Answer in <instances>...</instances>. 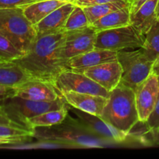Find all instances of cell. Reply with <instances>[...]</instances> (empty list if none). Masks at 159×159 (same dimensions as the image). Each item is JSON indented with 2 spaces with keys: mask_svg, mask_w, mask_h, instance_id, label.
Returning <instances> with one entry per match:
<instances>
[{
  "mask_svg": "<svg viewBox=\"0 0 159 159\" xmlns=\"http://www.w3.org/2000/svg\"><path fill=\"white\" fill-rule=\"evenodd\" d=\"M129 6H130V2L105 3V4L94 5V6H85L82 8L88 19L89 23L91 25L92 23L104 16L107 15L109 12L121 9H125V8H129Z\"/></svg>",
  "mask_w": 159,
  "mask_h": 159,
  "instance_id": "603a6c76",
  "label": "cell"
},
{
  "mask_svg": "<svg viewBox=\"0 0 159 159\" xmlns=\"http://www.w3.org/2000/svg\"><path fill=\"white\" fill-rule=\"evenodd\" d=\"M70 111L76 115L80 122L92 134L101 138L109 144H123L129 138L130 133L127 134L117 130L112 125L101 119L100 116L86 113L78 109L72 107L67 104Z\"/></svg>",
  "mask_w": 159,
  "mask_h": 159,
  "instance_id": "ba28073f",
  "label": "cell"
},
{
  "mask_svg": "<svg viewBox=\"0 0 159 159\" xmlns=\"http://www.w3.org/2000/svg\"><path fill=\"white\" fill-rule=\"evenodd\" d=\"M0 104L12 120L27 127L28 120L45 112L62 108L66 102L62 96L54 101L43 102L12 96L1 101Z\"/></svg>",
  "mask_w": 159,
  "mask_h": 159,
  "instance_id": "8992f818",
  "label": "cell"
},
{
  "mask_svg": "<svg viewBox=\"0 0 159 159\" xmlns=\"http://www.w3.org/2000/svg\"><path fill=\"white\" fill-rule=\"evenodd\" d=\"M14 96L43 102L54 101L62 96L51 83L33 79L16 86Z\"/></svg>",
  "mask_w": 159,
  "mask_h": 159,
  "instance_id": "4fadbf2b",
  "label": "cell"
},
{
  "mask_svg": "<svg viewBox=\"0 0 159 159\" xmlns=\"http://www.w3.org/2000/svg\"><path fill=\"white\" fill-rule=\"evenodd\" d=\"M34 130L12 120L0 104V138L9 144H23L34 138Z\"/></svg>",
  "mask_w": 159,
  "mask_h": 159,
  "instance_id": "5bb4252c",
  "label": "cell"
},
{
  "mask_svg": "<svg viewBox=\"0 0 159 159\" xmlns=\"http://www.w3.org/2000/svg\"><path fill=\"white\" fill-rule=\"evenodd\" d=\"M139 121L145 123L157 102L159 94V79L151 73L134 89Z\"/></svg>",
  "mask_w": 159,
  "mask_h": 159,
  "instance_id": "8fae6325",
  "label": "cell"
},
{
  "mask_svg": "<svg viewBox=\"0 0 159 159\" xmlns=\"http://www.w3.org/2000/svg\"><path fill=\"white\" fill-rule=\"evenodd\" d=\"M152 73L159 78V56L154 60L152 65Z\"/></svg>",
  "mask_w": 159,
  "mask_h": 159,
  "instance_id": "d6a6232c",
  "label": "cell"
},
{
  "mask_svg": "<svg viewBox=\"0 0 159 159\" xmlns=\"http://www.w3.org/2000/svg\"><path fill=\"white\" fill-rule=\"evenodd\" d=\"M54 86L60 94L64 92H73L107 98L109 93L90 78L72 69L61 72L55 81Z\"/></svg>",
  "mask_w": 159,
  "mask_h": 159,
  "instance_id": "9c48e42d",
  "label": "cell"
},
{
  "mask_svg": "<svg viewBox=\"0 0 159 159\" xmlns=\"http://www.w3.org/2000/svg\"><path fill=\"white\" fill-rule=\"evenodd\" d=\"M6 144H9V143H8L6 141H5V140L1 139V138H0V146L6 145Z\"/></svg>",
  "mask_w": 159,
  "mask_h": 159,
  "instance_id": "e575fe53",
  "label": "cell"
},
{
  "mask_svg": "<svg viewBox=\"0 0 159 159\" xmlns=\"http://www.w3.org/2000/svg\"><path fill=\"white\" fill-rule=\"evenodd\" d=\"M117 60L123 71L120 83L133 90L152 73L154 61L147 57L141 48L117 51Z\"/></svg>",
  "mask_w": 159,
  "mask_h": 159,
  "instance_id": "5b68a950",
  "label": "cell"
},
{
  "mask_svg": "<svg viewBox=\"0 0 159 159\" xmlns=\"http://www.w3.org/2000/svg\"><path fill=\"white\" fill-rule=\"evenodd\" d=\"M130 24L129 8L113 11L104 16L92 23L91 26L97 31L121 27Z\"/></svg>",
  "mask_w": 159,
  "mask_h": 159,
  "instance_id": "44dd1931",
  "label": "cell"
},
{
  "mask_svg": "<svg viewBox=\"0 0 159 159\" xmlns=\"http://www.w3.org/2000/svg\"><path fill=\"white\" fill-rule=\"evenodd\" d=\"M0 34L25 54L37 32L34 25L24 16L22 8H10L0 9Z\"/></svg>",
  "mask_w": 159,
  "mask_h": 159,
  "instance_id": "277c9868",
  "label": "cell"
},
{
  "mask_svg": "<svg viewBox=\"0 0 159 159\" xmlns=\"http://www.w3.org/2000/svg\"><path fill=\"white\" fill-rule=\"evenodd\" d=\"M88 19L84 12V9L80 6L75 5V7L70 12L68 19H67L63 30L65 31L81 29L90 26Z\"/></svg>",
  "mask_w": 159,
  "mask_h": 159,
  "instance_id": "d4e9b609",
  "label": "cell"
},
{
  "mask_svg": "<svg viewBox=\"0 0 159 159\" xmlns=\"http://www.w3.org/2000/svg\"><path fill=\"white\" fill-rule=\"evenodd\" d=\"M156 13H157V19L159 20V0L157 1V7H156Z\"/></svg>",
  "mask_w": 159,
  "mask_h": 159,
  "instance_id": "836d02e7",
  "label": "cell"
},
{
  "mask_svg": "<svg viewBox=\"0 0 159 159\" xmlns=\"http://www.w3.org/2000/svg\"><path fill=\"white\" fill-rule=\"evenodd\" d=\"M140 48L151 61H154L159 56V20L146 33Z\"/></svg>",
  "mask_w": 159,
  "mask_h": 159,
  "instance_id": "cb8c5ba5",
  "label": "cell"
},
{
  "mask_svg": "<svg viewBox=\"0 0 159 159\" xmlns=\"http://www.w3.org/2000/svg\"><path fill=\"white\" fill-rule=\"evenodd\" d=\"M148 0H130V6H129V14L132 15L137 9Z\"/></svg>",
  "mask_w": 159,
  "mask_h": 159,
  "instance_id": "1f68e13d",
  "label": "cell"
},
{
  "mask_svg": "<svg viewBox=\"0 0 159 159\" xmlns=\"http://www.w3.org/2000/svg\"><path fill=\"white\" fill-rule=\"evenodd\" d=\"M100 117L117 130L130 133L139 123L134 90L124 84H118L108 93Z\"/></svg>",
  "mask_w": 159,
  "mask_h": 159,
  "instance_id": "3957f363",
  "label": "cell"
},
{
  "mask_svg": "<svg viewBox=\"0 0 159 159\" xmlns=\"http://www.w3.org/2000/svg\"><path fill=\"white\" fill-rule=\"evenodd\" d=\"M73 71L87 76L105 89L108 92L112 91L120 83L123 73L121 65L118 60L104 62L88 68L75 69Z\"/></svg>",
  "mask_w": 159,
  "mask_h": 159,
  "instance_id": "7c38bea8",
  "label": "cell"
},
{
  "mask_svg": "<svg viewBox=\"0 0 159 159\" xmlns=\"http://www.w3.org/2000/svg\"><path fill=\"white\" fill-rule=\"evenodd\" d=\"M61 96L68 105L80 110L101 116L107 98L95 95L64 92Z\"/></svg>",
  "mask_w": 159,
  "mask_h": 159,
  "instance_id": "9a60e30c",
  "label": "cell"
},
{
  "mask_svg": "<svg viewBox=\"0 0 159 159\" xmlns=\"http://www.w3.org/2000/svg\"><path fill=\"white\" fill-rule=\"evenodd\" d=\"M34 138L41 142L77 148H104L111 145L92 134L77 118L74 119L70 115H67L60 124L49 127H36Z\"/></svg>",
  "mask_w": 159,
  "mask_h": 159,
  "instance_id": "7a4b0ae2",
  "label": "cell"
},
{
  "mask_svg": "<svg viewBox=\"0 0 159 159\" xmlns=\"http://www.w3.org/2000/svg\"><path fill=\"white\" fill-rule=\"evenodd\" d=\"M69 109L67 103L62 108L50 110L34 116L28 120L27 127L34 130L36 127H49L62 123L68 115Z\"/></svg>",
  "mask_w": 159,
  "mask_h": 159,
  "instance_id": "7402d4cb",
  "label": "cell"
},
{
  "mask_svg": "<svg viewBox=\"0 0 159 159\" xmlns=\"http://www.w3.org/2000/svg\"><path fill=\"white\" fill-rule=\"evenodd\" d=\"M15 94V87L0 85V102Z\"/></svg>",
  "mask_w": 159,
  "mask_h": 159,
  "instance_id": "4dcf8cb0",
  "label": "cell"
},
{
  "mask_svg": "<svg viewBox=\"0 0 159 159\" xmlns=\"http://www.w3.org/2000/svg\"><path fill=\"white\" fill-rule=\"evenodd\" d=\"M65 3L66 2L59 0H41L23 7V14L26 19L35 26L48 14Z\"/></svg>",
  "mask_w": 159,
  "mask_h": 159,
  "instance_id": "ffe728a7",
  "label": "cell"
},
{
  "mask_svg": "<svg viewBox=\"0 0 159 159\" xmlns=\"http://www.w3.org/2000/svg\"><path fill=\"white\" fill-rule=\"evenodd\" d=\"M41 0H0V9L22 8Z\"/></svg>",
  "mask_w": 159,
  "mask_h": 159,
  "instance_id": "4316f807",
  "label": "cell"
},
{
  "mask_svg": "<svg viewBox=\"0 0 159 159\" xmlns=\"http://www.w3.org/2000/svg\"><path fill=\"white\" fill-rule=\"evenodd\" d=\"M158 0H148L136 12L130 16V24L144 36L150 28L158 20L156 7Z\"/></svg>",
  "mask_w": 159,
  "mask_h": 159,
  "instance_id": "ac0fdd59",
  "label": "cell"
},
{
  "mask_svg": "<svg viewBox=\"0 0 159 159\" xmlns=\"http://www.w3.org/2000/svg\"><path fill=\"white\" fill-rule=\"evenodd\" d=\"M23 54L12 42L0 34V61H14L20 58Z\"/></svg>",
  "mask_w": 159,
  "mask_h": 159,
  "instance_id": "484cf974",
  "label": "cell"
},
{
  "mask_svg": "<svg viewBox=\"0 0 159 159\" xmlns=\"http://www.w3.org/2000/svg\"><path fill=\"white\" fill-rule=\"evenodd\" d=\"M130 0H75L73 4L80 7L94 6V5L105 4L111 2H128Z\"/></svg>",
  "mask_w": 159,
  "mask_h": 159,
  "instance_id": "f546056e",
  "label": "cell"
},
{
  "mask_svg": "<svg viewBox=\"0 0 159 159\" xmlns=\"http://www.w3.org/2000/svg\"><path fill=\"white\" fill-rule=\"evenodd\" d=\"M145 123L150 130L159 127V94L154 109Z\"/></svg>",
  "mask_w": 159,
  "mask_h": 159,
  "instance_id": "f1b7e54d",
  "label": "cell"
},
{
  "mask_svg": "<svg viewBox=\"0 0 159 159\" xmlns=\"http://www.w3.org/2000/svg\"><path fill=\"white\" fill-rule=\"evenodd\" d=\"M75 4L66 2L48 14L34 26L37 34H52L63 30L70 12Z\"/></svg>",
  "mask_w": 159,
  "mask_h": 159,
  "instance_id": "e0dca14e",
  "label": "cell"
},
{
  "mask_svg": "<svg viewBox=\"0 0 159 159\" xmlns=\"http://www.w3.org/2000/svg\"><path fill=\"white\" fill-rule=\"evenodd\" d=\"M98 31L91 26L65 31L62 55L68 61L73 57L94 48Z\"/></svg>",
  "mask_w": 159,
  "mask_h": 159,
  "instance_id": "30bf717a",
  "label": "cell"
},
{
  "mask_svg": "<svg viewBox=\"0 0 159 159\" xmlns=\"http://www.w3.org/2000/svg\"><path fill=\"white\" fill-rule=\"evenodd\" d=\"M31 79L16 61H0V85L16 87Z\"/></svg>",
  "mask_w": 159,
  "mask_h": 159,
  "instance_id": "d6986e66",
  "label": "cell"
},
{
  "mask_svg": "<svg viewBox=\"0 0 159 159\" xmlns=\"http://www.w3.org/2000/svg\"><path fill=\"white\" fill-rule=\"evenodd\" d=\"M143 146H159V127L149 130L143 134Z\"/></svg>",
  "mask_w": 159,
  "mask_h": 159,
  "instance_id": "83f0119b",
  "label": "cell"
},
{
  "mask_svg": "<svg viewBox=\"0 0 159 159\" xmlns=\"http://www.w3.org/2000/svg\"><path fill=\"white\" fill-rule=\"evenodd\" d=\"M59 1L64 2H72V3H73V2H74L75 0H59Z\"/></svg>",
  "mask_w": 159,
  "mask_h": 159,
  "instance_id": "d590c367",
  "label": "cell"
},
{
  "mask_svg": "<svg viewBox=\"0 0 159 159\" xmlns=\"http://www.w3.org/2000/svg\"><path fill=\"white\" fill-rule=\"evenodd\" d=\"M144 41L142 35L132 25L113 29L104 30L97 33L94 48L118 51L140 48Z\"/></svg>",
  "mask_w": 159,
  "mask_h": 159,
  "instance_id": "52a82bcc",
  "label": "cell"
},
{
  "mask_svg": "<svg viewBox=\"0 0 159 159\" xmlns=\"http://www.w3.org/2000/svg\"><path fill=\"white\" fill-rule=\"evenodd\" d=\"M115 60H117L116 51L94 48L91 51L78 54L69 59L67 65L69 69L75 70L95 66L104 62Z\"/></svg>",
  "mask_w": 159,
  "mask_h": 159,
  "instance_id": "2e32d148",
  "label": "cell"
},
{
  "mask_svg": "<svg viewBox=\"0 0 159 159\" xmlns=\"http://www.w3.org/2000/svg\"><path fill=\"white\" fill-rule=\"evenodd\" d=\"M65 30L52 34H37L28 51L14 61L33 79L54 82L59 75L69 69L62 55Z\"/></svg>",
  "mask_w": 159,
  "mask_h": 159,
  "instance_id": "6da1fadb",
  "label": "cell"
}]
</instances>
